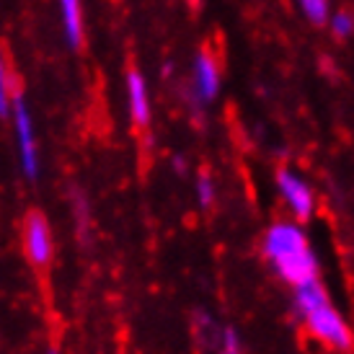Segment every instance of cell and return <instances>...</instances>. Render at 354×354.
<instances>
[{
	"mask_svg": "<svg viewBox=\"0 0 354 354\" xmlns=\"http://www.w3.org/2000/svg\"><path fill=\"white\" fill-rule=\"evenodd\" d=\"M59 21H62V34L73 50H78L86 37V24H83V3L80 0H57Z\"/></svg>",
	"mask_w": 354,
	"mask_h": 354,
	"instance_id": "52a82bcc",
	"label": "cell"
},
{
	"mask_svg": "<svg viewBox=\"0 0 354 354\" xmlns=\"http://www.w3.org/2000/svg\"><path fill=\"white\" fill-rule=\"evenodd\" d=\"M352 26H354L352 16H346V13H339V16L334 19V31L339 34V37H346V34L352 31Z\"/></svg>",
	"mask_w": 354,
	"mask_h": 354,
	"instance_id": "4fadbf2b",
	"label": "cell"
},
{
	"mask_svg": "<svg viewBox=\"0 0 354 354\" xmlns=\"http://www.w3.org/2000/svg\"><path fill=\"white\" fill-rule=\"evenodd\" d=\"M13 96H16L13 75H10L8 59H6V55H3V50H0V117H8L10 114Z\"/></svg>",
	"mask_w": 354,
	"mask_h": 354,
	"instance_id": "9c48e42d",
	"label": "cell"
},
{
	"mask_svg": "<svg viewBox=\"0 0 354 354\" xmlns=\"http://www.w3.org/2000/svg\"><path fill=\"white\" fill-rule=\"evenodd\" d=\"M194 83H197V91L202 99H212L217 93V86H220V68H217L215 57L209 52H202L197 57V65H194Z\"/></svg>",
	"mask_w": 354,
	"mask_h": 354,
	"instance_id": "ba28073f",
	"label": "cell"
},
{
	"mask_svg": "<svg viewBox=\"0 0 354 354\" xmlns=\"http://www.w3.org/2000/svg\"><path fill=\"white\" fill-rule=\"evenodd\" d=\"M305 16L313 21V24H324L326 21V8H328V0H300Z\"/></svg>",
	"mask_w": 354,
	"mask_h": 354,
	"instance_id": "30bf717a",
	"label": "cell"
},
{
	"mask_svg": "<svg viewBox=\"0 0 354 354\" xmlns=\"http://www.w3.org/2000/svg\"><path fill=\"white\" fill-rule=\"evenodd\" d=\"M127 101H129V114L132 122L138 127H148L150 122V96L145 78L140 75L138 70H129L127 73Z\"/></svg>",
	"mask_w": 354,
	"mask_h": 354,
	"instance_id": "8992f818",
	"label": "cell"
},
{
	"mask_svg": "<svg viewBox=\"0 0 354 354\" xmlns=\"http://www.w3.org/2000/svg\"><path fill=\"white\" fill-rule=\"evenodd\" d=\"M24 251L34 266H47L52 261L55 241H52V230L47 225V220L39 212H31L24 223Z\"/></svg>",
	"mask_w": 354,
	"mask_h": 354,
	"instance_id": "277c9868",
	"label": "cell"
},
{
	"mask_svg": "<svg viewBox=\"0 0 354 354\" xmlns=\"http://www.w3.org/2000/svg\"><path fill=\"white\" fill-rule=\"evenodd\" d=\"M47 354H57V352H55V349H50V352H47Z\"/></svg>",
	"mask_w": 354,
	"mask_h": 354,
	"instance_id": "5bb4252c",
	"label": "cell"
},
{
	"mask_svg": "<svg viewBox=\"0 0 354 354\" xmlns=\"http://www.w3.org/2000/svg\"><path fill=\"white\" fill-rule=\"evenodd\" d=\"M264 256L287 285L297 287L318 277V259L308 246L303 227L295 223H274L266 230Z\"/></svg>",
	"mask_w": 354,
	"mask_h": 354,
	"instance_id": "6da1fadb",
	"label": "cell"
},
{
	"mask_svg": "<svg viewBox=\"0 0 354 354\" xmlns=\"http://www.w3.org/2000/svg\"><path fill=\"white\" fill-rule=\"evenodd\" d=\"M220 354H241V339H238L236 328L223 331V352Z\"/></svg>",
	"mask_w": 354,
	"mask_h": 354,
	"instance_id": "7c38bea8",
	"label": "cell"
},
{
	"mask_svg": "<svg viewBox=\"0 0 354 354\" xmlns=\"http://www.w3.org/2000/svg\"><path fill=\"white\" fill-rule=\"evenodd\" d=\"M303 315V324L308 328V334L318 339L321 344L331 346L336 352H349L352 349V331L342 315L336 313L331 303H321L305 310Z\"/></svg>",
	"mask_w": 354,
	"mask_h": 354,
	"instance_id": "3957f363",
	"label": "cell"
},
{
	"mask_svg": "<svg viewBox=\"0 0 354 354\" xmlns=\"http://www.w3.org/2000/svg\"><path fill=\"white\" fill-rule=\"evenodd\" d=\"M277 187H279V194H282V199H285L287 207H290V212H292L300 223L310 220L315 199H313L310 187L305 184L303 178L295 176L292 171H285V168H282V171L277 174Z\"/></svg>",
	"mask_w": 354,
	"mask_h": 354,
	"instance_id": "5b68a950",
	"label": "cell"
},
{
	"mask_svg": "<svg viewBox=\"0 0 354 354\" xmlns=\"http://www.w3.org/2000/svg\"><path fill=\"white\" fill-rule=\"evenodd\" d=\"M10 119H13V135H16V150H19V163L24 176L34 181L39 176V145H37V132H34V119L26 106V101L16 91L13 104H10Z\"/></svg>",
	"mask_w": 354,
	"mask_h": 354,
	"instance_id": "7a4b0ae2",
	"label": "cell"
},
{
	"mask_svg": "<svg viewBox=\"0 0 354 354\" xmlns=\"http://www.w3.org/2000/svg\"><path fill=\"white\" fill-rule=\"evenodd\" d=\"M197 199L202 207H209L215 202V184H212V178L209 176H199L197 181Z\"/></svg>",
	"mask_w": 354,
	"mask_h": 354,
	"instance_id": "8fae6325",
	"label": "cell"
}]
</instances>
